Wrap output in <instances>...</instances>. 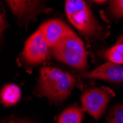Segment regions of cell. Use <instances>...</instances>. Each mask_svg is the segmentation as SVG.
<instances>
[{
	"instance_id": "cell-9",
	"label": "cell",
	"mask_w": 123,
	"mask_h": 123,
	"mask_svg": "<svg viewBox=\"0 0 123 123\" xmlns=\"http://www.w3.org/2000/svg\"><path fill=\"white\" fill-rule=\"evenodd\" d=\"M21 96V89L17 85L7 84L1 91V101L5 106H10L16 104Z\"/></svg>"
},
{
	"instance_id": "cell-2",
	"label": "cell",
	"mask_w": 123,
	"mask_h": 123,
	"mask_svg": "<svg viewBox=\"0 0 123 123\" xmlns=\"http://www.w3.org/2000/svg\"><path fill=\"white\" fill-rule=\"evenodd\" d=\"M65 10L69 21L84 36L93 38L103 33L85 0H66Z\"/></svg>"
},
{
	"instance_id": "cell-7",
	"label": "cell",
	"mask_w": 123,
	"mask_h": 123,
	"mask_svg": "<svg viewBox=\"0 0 123 123\" xmlns=\"http://www.w3.org/2000/svg\"><path fill=\"white\" fill-rule=\"evenodd\" d=\"M38 30L42 32L49 47L52 48L73 32L64 22L58 19H52L44 22Z\"/></svg>"
},
{
	"instance_id": "cell-16",
	"label": "cell",
	"mask_w": 123,
	"mask_h": 123,
	"mask_svg": "<svg viewBox=\"0 0 123 123\" xmlns=\"http://www.w3.org/2000/svg\"><path fill=\"white\" fill-rule=\"evenodd\" d=\"M92 1H94V2H96V3L101 4V3H103V2H106L107 0H92Z\"/></svg>"
},
{
	"instance_id": "cell-8",
	"label": "cell",
	"mask_w": 123,
	"mask_h": 123,
	"mask_svg": "<svg viewBox=\"0 0 123 123\" xmlns=\"http://www.w3.org/2000/svg\"><path fill=\"white\" fill-rule=\"evenodd\" d=\"M83 76L93 79L121 83L123 82V66L111 62L105 63Z\"/></svg>"
},
{
	"instance_id": "cell-3",
	"label": "cell",
	"mask_w": 123,
	"mask_h": 123,
	"mask_svg": "<svg viewBox=\"0 0 123 123\" xmlns=\"http://www.w3.org/2000/svg\"><path fill=\"white\" fill-rule=\"evenodd\" d=\"M52 54L59 61L76 69H86L87 55L83 43L73 32L52 48Z\"/></svg>"
},
{
	"instance_id": "cell-14",
	"label": "cell",
	"mask_w": 123,
	"mask_h": 123,
	"mask_svg": "<svg viewBox=\"0 0 123 123\" xmlns=\"http://www.w3.org/2000/svg\"><path fill=\"white\" fill-rule=\"evenodd\" d=\"M3 123H33L29 120H25V119H9L7 121L3 122Z\"/></svg>"
},
{
	"instance_id": "cell-4",
	"label": "cell",
	"mask_w": 123,
	"mask_h": 123,
	"mask_svg": "<svg viewBox=\"0 0 123 123\" xmlns=\"http://www.w3.org/2000/svg\"><path fill=\"white\" fill-rule=\"evenodd\" d=\"M114 96V92L105 87L88 90L83 93L80 98L83 109L95 119H98L103 114L109 101Z\"/></svg>"
},
{
	"instance_id": "cell-13",
	"label": "cell",
	"mask_w": 123,
	"mask_h": 123,
	"mask_svg": "<svg viewBox=\"0 0 123 123\" xmlns=\"http://www.w3.org/2000/svg\"><path fill=\"white\" fill-rule=\"evenodd\" d=\"M109 13L115 18L123 17V0H111L110 3Z\"/></svg>"
},
{
	"instance_id": "cell-5",
	"label": "cell",
	"mask_w": 123,
	"mask_h": 123,
	"mask_svg": "<svg viewBox=\"0 0 123 123\" xmlns=\"http://www.w3.org/2000/svg\"><path fill=\"white\" fill-rule=\"evenodd\" d=\"M49 46L42 32L38 30L27 40L22 55L30 64H38L45 61Z\"/></svg>"
},
{
	"instance_id": "cell-6",
	"label": "cell",
	"mask_w": 123,
	"mask_h": 123,
	"mask_svg": "<svg viewBox=\"0 0 123 123\" xmlns=\"http://www.w3.org/2000/svg\"><path fill=\"white\" fill-rule=\"evenodd\" d=\"M13 15L22 24L34 19L41 12H45L43 7V0H6Z\"/></svg>"
},
{
	"instance_id": "cell-12",
	"label": "cell",
	"mask_w": 123,
	"mask_h": 123,
	"mask_svg": "<svg viewBox=\"0 0 123 123\" xmlns=\"http://www.w3.org/2000/svg\"><path fill=\"white\" fill-rule=\"evenodd\" d=\"M107 123H123V103L114 105L110 110Z\"/></svg>"
},
{
	"instance_id": "cell-11",
	"label": "cell",
	"mask_w": 123,
	"mask_h": 123,
	"mask_svg": "<svg viewBox=\"0 0 123 123\" xmlns=\"http://www.w3.org/2000/svg\"><path fill=\"white\" fill-rule=\"evenodd\" d=\"M104 55L111 63L118 65L123 64V43H116L114 46L107 49Z\"/></svg>"
},
{
	"instance_id": "cell-10",
	"label": "cell",
	"mask_w": 123,
	"mask_h": 123,
	"mask_svg": "<svg viewBox=\"0 0 123 123\" xmlns=\"http://www.w3.org/2000/svg\"><path fill=\"white\" fill-rule=\"evenodd\" d=\"M83 117V109L77 105H73L67 108L60 114L58 123H81Z\"/></svg>"
},
{
	"instance_id": "cell-1",
	"label": "cell",
	"mask_w": 123,
	"mask_h": 123,
	"mask_svg": "<svg viewBox=\"0 0 123 123\" xmlns=\"http://www.w3.org/2000/svg\"><path fill=\"white\" fill-rule=\"evenodd\" d=\"M74 83V78L68 72L55 67H42L38 92L51 102L61 103L71 94Z\"/></svg>"
},
{
	"instance_id": "cell-15",
	"label": "cell",
	"mask_w": 123,
	"mask_h": 123,
	"mask_svg": "<svg viewBox=\"0 0 123 123\" xmlns=\"http://www.w3.org/2000/svg\"><path fill=\"white\" fill-rule=\"evenodd\" d=\"M123 43V32L121 36H119V38H117V42H116V43Z\"/></svg>"
}]
</instances>
